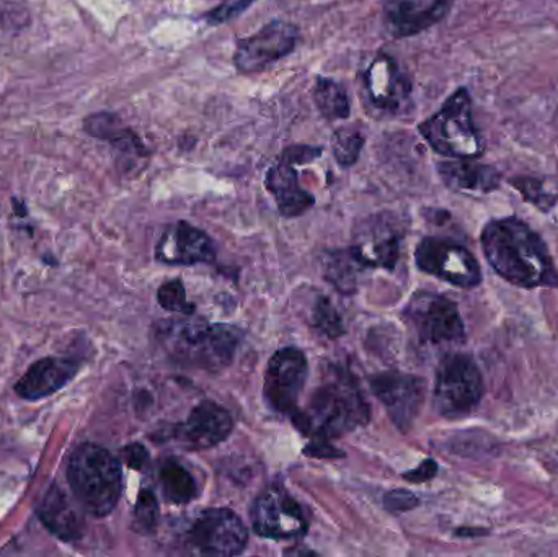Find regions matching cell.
Returning a JSON list of instances; mask_svg holds the SVG:
<instances>
[{"label":"cell","instance_id":"1f68e13d","mask_svg":"<svg viewBox=\"0 0 558 557\" xmlns=\"http://www.w3.org/2000/svg\"><path fill=\"white\" fill-rule=\"evenodd\" d=\"M314 320L320 332L327 334L328 337H340L343 334L340 316L327 298H320L315 304Z\"/></svg>","mask_w":558,"mask_h":557},{"label":"cell","instance_id":"4316f807","mask_svg":"<svg viewBox=\"0 0 558 557\" xmlns=\"http://www.w3.org/2000/svg\"><path fill=\"white\" fill-rule=\"evenodd\" d=\"M333 156L343 167L353 166L364 146V136L354 128H341L335 133Z\"/></svg>","mask_w":558,"mask_h":557},{"label":"cell","instance_id":"ac0fdd59","mask_svg":"<svg viewBox=\"0 0 558 557\" xmlns=\"http://www.w3.org/2000/svg\"><path fill=\"white\" fill-rule=\"evenodd\" d=\"M78 362L74 359H43L33 363L15 385V392L26 401H39L61 391L75 378Z\"/></svg>","mask_w":558,"mask_h":557},{"label":"cell","instance_id":"3957f363","mask_svg":"<svg viewBox=\"0 0 558 557\" xmlns=\"http://www.w3.org/2000/svg\"><path fill=\"white\" fill-rule=\"evenodd\" d=\"M68 481L82 509L98 519L110 516L120 502V461L98 445L75 448L69 460Z\"/></svg>","mask_w":558,"mask_h":557},{"label":"cell","instance_id":"603a6c76","mask_svg":"<svg viewBox=\"0 0 558 557\" xmlns=\"http://www.w3.org/2000/svg\"><path fill=\"white\" fill-rule=\"evenodd\" d=\"M85 130L98 140L110 141L124 153H133L136 156H146L144 144L137 140L133 131L124 126L123 121L111 113H98L85 120Z\"/></svg>","mask_w":558,"mask_h":557},{"label":"cell","instance_id":"83f0119b","mask_svg":"<svg viewBox=\"0 0 558 557\" xmlns=\"http://www.w3.org/2000/svg\"><path fill=\"white\" fill-rule=\"evenodd\" d=\"M157 523H159V502L153 491L143 489L134 507L133 529L141 535H150L156 532Z\"/></svg>","mask_w":558,"mask_h":557},{"label":"cell","instance_id":"8fae6325","mask_svg":"<svg viewBox=\"0 0 558 557\" xmlns=\"http://www.w3.org/2000/svg\"><path fill=\"white\" fill-rule=\"evenodd\" d=\"M320 147L292 146L282 153L278 162L268 170L267 189L277 199L279 213L286 218L304 215L312 205L314 196L299 183L295 164L311 162L320 156Z\"/></svg>","mask_w":558,"mask_h":557},{"label":"cell","instance_id":"52a82bcc","mask_svg":"<svg viewBox=\"0 0 558 557\" xmlns=\"http://www.w3.org/2000/svg\"><path fill=\"white\" fill-rule=\"evenodd\" d=\"M183 542L190 553L202 556H238L248 542L244 522L228 509L199 512L183 530Z\"/></svg>","mask_w":558,"mask_h":557},{"label":"cell","instance_id":"6da1fadb","mask_svg":"<svg viewBox=\"0 0 558 557\" xmlns=\"http://www.w3.org/2000/svg\"><path fill=\"white\" fill-rule=\"evenodd\" d=\"M482 247L490 267L508 283L558 288V271L546 242L521 219H494L482 231Z\"/></svg>","mask_w":558,"mask_h":557},{"label":"cell","instance_id":"d6986e66","mask_svg":"<svg viewBox=\"0 0 558 557\" xmlns=\"http://www.w3.org/2000/svg\"><path fill=\"white\" fill-rule=\"evenodd\" d=\"M234 422L231 414L211 401L193 409L185 424L180 425L179 437L195 448H211L231 435Z\"/></svg>","mask_w":558,"mask_h":557},{"label":"cell","instance_id":"277c9868","mask_svg":"<svg viewBox=\"0 0 558 557\" xmlns=\"http://www.w3.org/2000/svg\"><path fill=\"white\" fill-rule=\"evenodd\" d=\"M298 427L324 438L341 437L369 421V408L348 376L335 375L317 388L305 414L295 415Z\"/></svg>","mask_w":558,"mask_h":557},{"label":"cell","instance_id":"484cf974","mask_svg":"<svg viewBox=\"0 0 558 557\" xmlns=\"http://www.w3.org/2000/svg\"><path fill=\"white\" fill-rule=\"evenodd\" d=\"M364 267L353 252H340L330 255L327 264V277L341 293H351L356 290L357 268Z\"/></svg>","mask_w":558,"mask_h":557},{"label":"cell","instance_id":"e0dca14e","mask_svg":"<svg viewBox=\"0 0 558 557\" xmlns=\"http://www.w3.org/2000/svg\"><path fill=\"white\" fill-rule=\"evenodd\" d=\"M366 88L371 104L379 110L397 113L412 94V84L392 58L383 55L366 72Z\"/></svg>","mask_w":558,"mask_h":557},{"label":"cell","instance_id":"f546056e","mask_svg":"<svg viewBox=\"0 0 558 557\" xmlns=\"http://www.w3.org/2000/svg\"><path fill=\"white\" fill-rule=\"evenodd\" d=\"M160 306L173 313L192 314L195 306L186 301L185 288L182 281L173 280L162 284L157 293Z\"/></svg>","mask_w":558,"mask_h":557},{"label":"cell","instance_id":"836d02e7","mask_svg":"<svg viewBox=\"0 0 558 557\" xmlns=\"http://www.w3.org/2000/svg\"><path fill=\"white\" fill-rule=\"evenodd\" d=\"M121 458H123L124 463H126L131 470H144L146 464L149 463V453H147L146 448L140 444H131L124 447L123 450H121Z\"/></svg>","mask_w":558,"mask_h":557},{"label":"cell","instance_id":"9c48e42d","mask_svg":"<svg viewBox=\"0 0 558 557\" xmlns=\"http://www.w3.org/2000/svg\"><path fill=\"white\" fill-rule=\"evenodd\" d=\"M416 265L425 274L459 288H475L482 283L477 258L464 245L446 239L426 238L415 252Z\"/></svg>","mask_w":558,"mask_h":557},{"label":"cell","instance_id":"44dd1931","mask_svg":"<svg viewBox=\"0 0 558 557\" xmlns=\"http://www.w3.org/2000/svg\"><path fill=\"white\" fill-rule=\"evenodd\" d=\"M442 182L459 192L490 193L500 185V173L477 159H451L438 164Z\"/></svg>","mask_w":558,"mask_h":557},{"label":"cell","instance_id":"4dcf8cb0","mask_svg":"<svg viewBox=\"0 0 558 557\" xmlns=\"http://www.w3.org/2000/svg\"><path fill=\"white\" fill-rule=\"evenodd\" d=\"M254 2L257 0H221L215 9L205 13L203 20L211 26L225 25L242 15Z\"/></svg>","mask_w":558,"mask_h":557},{"label":"cell","instance_id":"5b68a950","mask_svg":"<svg viewBox=\"0 0 558 557\" xmlns=\"http://www.w3.org/2000/svg\"><path fill=\"white\" fill-rule=\"evenodd\" d=\"M418 131L435 153L448 159H478L484 154L468 88H458Z\"/></svg>","mask_w":558,"mask_h":557},{"label":"cell","instance_id":"8992f818","mask_svg":"<svg viewBox=\"0 0 558 557\" xmlns=\"http://www.w3.org/2000/svg\"><path fill=\"white\" fill-rule=\"evenodd\" d=\"M482 396L484 378L471 356L452 353L442 359L433 392L436 412L441 417H468L481 404Z\"/></svg>","mask_w":558,"mask_h":557},{"label":"cell","instance_id":"9a60e30c","mask_svg":"<svg viewBox=\"0 0 558 557\" xmlns=\"http://www.w3.org/2000/svg\"><path fill=\"white\" fill-rule=\"evenodd\" d=\"M452 0H386L384 23L393 38H410L446 19Z\"/></svg>","mask_w":558,"mask_h":557},{"label":"cell","instance_id":"f1b7e54d","mask_svg":"<svg viewBox=\"0 0 558 557\" xmlns=\"http://www.w3.org/2000/svg\"><path fill=\"white\" fill-rule=\"evenodd\" d=\"M511 185L524 196L526 202L533 203L536 208L543 209V211L547 213L556 206V193H550L541 180L531 179V177H517V179L511 180Z\"/></svg>","mask_w":558,"mask_h":557},{"label":"cell","instance_id":"ffe728a7","mask_svg":"<svg viewBox=\"0 0 558 557\" xmlns=\"http://www.w3.org/2000/svg\"><path fill=\"white\" fill-rule=\"evenodd\" d=\"M400 234L387 222L376 221L360 232L356 244L351 249L354 257L364 267H396L399 261Z\"/></svg>","mask_w":558,"mask_h":557},{"label":"cell","instance_id":"e575fe53","mask_svg":"<svg viewBox=\"0 0 558 557\" xmlns=\"http://www.w3.org/2000/svg\"><path fill=\"white\" fill-rule=\"evenodd\" d=\"M436 473H438V464L433 460H426L425 463L420 464L416 470L403 474V477L410 481V483H426V481L433 480Z\"/></svg>","mask_w":558,"mask_h":557},{"label":"cell","instance_id":"cb8c5ba5","mask_svg":"<svg viewBox=\"0 0 558 557\" xmlns=\"http://www.w3.org/2000/svg\"><path fill=\"white\" fill-rule=\"evenodd\" d=\"M160 486L166 499L179 506L190 504L198 497V487L192 474L173 460L166 461L160 468Z\"/></svg>","mask_w":558,"mask_h":557},{"label":"cell","instance_id":"7c38bea8","mask_svg":"<svg viewBox=\"0 0 558 557\" xmlns=\"http://www.w3.org/2000/svg\"><path fill=\"white\" fill-rule=\"evenodd\" d=\"M251 516L255 533L264 538H298L307 530L301 507L282 487L264 491L255 499Z\"/></svg>","mask_w":558,"mask_h":557},{"label":"cell","instance_id":"2e32d148","mask_svg":"<svg viewBox=\"0 0 558 557\" xmlns=\"http://www.w3.org/2000/svg\"><path fill=\"white\" fill-rule=\"evenodd\" d=\"M157 258L169 265L209 264L215 261V244L206 232L189 222L167 228L156 249Z\"/></svg>","mask_w":558,"mask_h":557},{"label":"cell","instance_id":"5bb4252c","mask_svg":"<svg viewBox=\"0 0 558 557\" xmlns=\"http://www.w3.org/2000/svg\"><path fill=\"white\" fill-rule=\"evenodd\" d=\"M371 386L393 424L402 431L409 428L425 401V382L402 373H383L371 379Z\"/></svg>","mask_w":558,"mask_h":557},{"label":"cell","instance_id":"d6a6232c","mask_svg":"<svg viewBox=\"0 0 558 557\" xmlns=\"http://www.w3.org/2000/svg\"><path fill=\"white\" fill-rule=\"evenodd\" d=\"M384 504L387 509L393 513L407 512V510L415 509L418 506V499L409 491H392L384 497Z\"/></svg>","mask_w":558,"mask_h":557},{"label":"cell","instance_id":"7a4b0ae2","mask_svg":"<svg viewBox=\"0 0 558 557\" xmlns=\"http://www.w3.org/2000/svg\"><path fill=\"white\" fill-rule=\"evenodd\" d=\"M159 339L175 362L216 373L234 359L241 332L225 324L209 326L202 319L167 320L160 326Z\"/></svg>","mask_w":558,"mask_h":557},{"label":"cell","instance_id":"d4e9b609","mask_svg":"<svg viewBox=\"0 0 558 557\" xmlns=\"http://www.w3.org/2000/svg\"><path fill=\"white\" fill-rule=\"evenodd\" d=\"M314 101L322 117L327 120H347L350 117V100H348L347 92L331 78H317L314 87Z\"/></svg>","mask_w":558,"mask_h":557},{"label":"cell","instance_id":"4fadbf2b","mask_svg":"<svg viewBox=\"0 0 558 557\" xmlns=\"http://www.w3.org/2000/svg\"><path fill=\"white\" fill-rule=\"evenodd\" d=\"M307 379V360L301 350H279L268 363L265 398L278 412L294 414L299 395Z\"/></svg>","mask_w":558,"mask_h":557},{"label":"cell","instance_id":"30bf717a","mask_svg":"<svg viewBox=\"0 0 558 557\" xmlns=\"http://www.w3.org/2000/svg\"><path fill=\"white\" fill-rule=\"evenodd\" d=\"M299 41L298 26L284 20H274L247 38L239 39L234 65L242 74L265 71L279 59L294 51Z\"/></svg>","mask_w":558,"mask_h":557},{"label":"cell","instance_id":"ba28073f","mask_svg":"<svg viewBox=\"0 0 558 557\" xmlns=\"http://www.w3.org/2000/svg\"><path fill=\"white\" fill-rule=\"evenodd\" d=\"M405 316L422 342L446 346L465 339L464 320L458 306L441 294H415L407 306Z\"/></svg>","mask_w":558,"mask_h":557},{"label":"cell","instance_id":"7402d4cb","mask_svg":"<svg viewBox=\"0 0 558 557\" xmlns=\"http://www.w3.org/2000/svg\"><path fill=\"white\" fill-rule=\"evenodd\" d=\"M43 525L62 542H77L82 536V520L58 486H52L38 509Z\"/></svg>","mask_w":558,"mask_h":557}]
</instances>
